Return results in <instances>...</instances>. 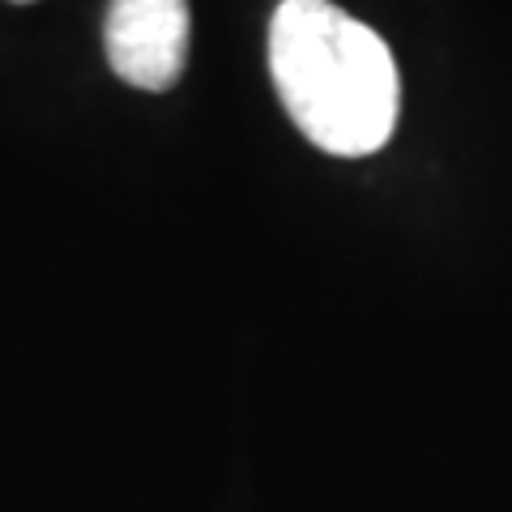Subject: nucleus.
<instances>
[{
    "instance_id": "obj_2",
    "label": "nucleus",
    "mask_w": 512,
    "mask_h": 512,
    "mask_svg": "<svg viewBox=\"0 0 512 512\" xmlns=\"http://www.w3.org/2000/svg\"><path fill=\"white\" fill-rule=\"evenodd\" d=\"M192 18L188 0H111L103 43L120 82L163 94L184 77Z\"/></svg>"
},
{
    "instance_id": "obj_3",
    "label": "nucleus",
    "mask_w": 512,
    "mask_h": 512,
    "mask_svg": "<svg viewBox=\"0 0 512 512\" xmlns=\"http://www.w3.org/2000/svg\"><path fill=\"white\" fill-rule=\"evenodd\" d=\"M9 5H35V0H9Z\"/></svg>"
},
{
    "instance_id": "obj_1",
    "label": "nucleus",
    "mask_w": 512,
    "mask_h": 512,
    "mask_svg": "<svg viewBox=\"0 0 512 512\" xmlns=\"http://www.w3.org/2000/svg\"><path fill=\"white\" fill-rule=\"evenodd\" d=\"M269 73L286 116L316 150L367 158L393 137L402 82L389 43L329 0L274 9Z\"/></svg>"
}]
</instances>
